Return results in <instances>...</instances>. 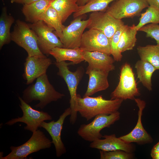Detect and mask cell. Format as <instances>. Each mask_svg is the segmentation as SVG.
<instances>
[{"label": "cell", "instance_id": "obj_1", "mask_svg": "<svg viewBox=\"0 0 159 159\" xmlns=\"http://www.w3.org/2000/svg\"><path fill=\"white\" fill-rule=\"evenodd\" d=\"M123 100L120 99L107 100L102 95L81 97L77 94L75 110L88 121L99 115H108L118 111Z\"/></svg>", "mask_w": 159, "mask_h": 159}, {"label": "cell", "instance_id": "obj_2", "mask_svg": "<svg viewBox=\"0 0 159 159\" xmlns=\"http://www.w3.org/2000/svg\"><path fill=\"white\" fill-rule=\"evenodd\" d=\"M23 93L22 98L25 102L29 104L34 100H39V102L35 107L41 109L64 96V94L55 90L50 83L46 73L37 78L35 83L29 86Z\"/></svg>", "mask_w": 159, "mask_h": 159}, {"label": "cell", "instance_id": "obj_3", "mask_svg": "<svg viewBox=\"0 0 159 159\" xmlns=\"http://www.w3.org/2000/svg\"><path fill=\"white\" fill-rule=\"evenodd\" d=\"M11 40L23 48L28 56L45 57L39 47L37 36L29 24L19 19L16 21L11 32Z\"/></svg>", "mask_w": 159, "mask_h": 159}, {"label": "cell", "instance_id": "obj_4", "mask_svg": "<svg viewBox=\"0 0 159 159\" xmlns=\"http://www.w3.org/2000/svg\"><path fill=\"white\" fill-rule=\"evenodd\" d=\"M59 71L57 74L62 77L66 82L70 95V107L72 112L69 120L70 123L74 124L77 119V112L75 110L76 100L77 97V90L78 85L82 77L84 70L82 67H78L74 72L70 71L68 67L69 65H74L71 62L67 63L65 61L55 63Z\"/></svg>", "mask_w": 159, "mask_h": 159}, {"label": "cell", "instance_id": "obj_5", "mask_svg": "<svg viewBox=\"0 0 159 159\" xmlns=\"http://www.w3.org/2000/svg\"><path fill=\"white\" fill-rule=\"evenodd\" d=\"M52 141L47 137L44 132L38 130L33 133L30 138L22 145L18 146H11V152L4 157H1V159H25L33 153L40 150L49 148Z\"/></svg>", "mask_w": 159, "mask_h": 159}, {"label": "cell", "instance_id": "obj_6", "mask_svg": "<svg viewBox=\"0 0 159 159\" xmlns=\"http://www.w3.org/2000/svg\"><path fill=\"white\" fill-rule=\"evenodd\" d=\"M140 95L130 65L126 63L121 67L119 83L110 95L111 100H134Z\"/></svg>", "mask_w": 159, "mask_h": 159}, {"label": "cell", "instance_id": "obj_7", "mask_svg": "<svg viewBox=\"0 0 159 159\" xmlns=\"http://www.w3.org/2000/svg\"><path fill=\"white\" fill-rule=\"evenodd\" d=\"M120 117V113L118 111L108 115H98L90 123L81 125L77 133L85 140L92 142L102 138L101 131L105 128L110 127L118 120Z\"/></svg>", "mask_w": 159, "mask_h": 159}, {"label": "cell", "instance_id": "obj_8", "mask_svg": "<svg viewBox=\"0 0 159 159\" xmlns=\"http://www.w3.org/2000/svg\"><path fill=\"white\" fill-rule=\"evenodd\" d=\"M37 36L39 49L44 55L48 56L53 48L63 47L59 38L54 32V29L42 20L29 24Z\"/></svg>", "mask_w": 159, "mask_h": 159}, {"label": "cell", "instance_id": "obj_9", "mask_svg": "<svg viewBox=\"0 0 159 159\" xmlns=\"http://www.w3.org/2000/svg\"><path fill=\"white\" fill-rule=\"evenodd\" d=\"M19 99L20 102L19 106L23 113V116L12 119L5 124L12 125L18 122L24 123L26 125L24 127V129L33 133L38 130L43 121L52 119V116L48 113L34 109L20 97H19Z\"/></svg>", "mask_w": 159, "mask_h": 159}, {"label": "cell", "instance_id": "obj_10", "mask_svg": "<svg viewBox=\"0 0 159 159\" xmlns=\"http://www.w3.org/2000/svg\"><path fill=\"white\" fill-rule=\"evenodd\" d=\"M88 19L90 22L87 28L102 32L109 39L124 24L122 20L115 18L106 11L91 12Z\"/></svg>", "mask_w": 159, "mask_h": 159}, {"label": "cell", "instance_id": "obj_11", "mask_svg": "<svg viewBox=\"0 0 159 159\" xmlns=\"http://www.w3.org/2000/svg\"><path fill=\"white\" fill-rule=\"evenodd\" d=\"M149 6L147 0H118L105 11L115 18L122 20L139 16L143 9Z\"/></svg>", "mask_w": 159, "mask_h": 159}, {"label": "cell", "instance_id": "obj_12", "mask_svg": "<svg viewBox=\"0 0 159 159\" xmlns=\"http://www.w3.org/2000/svg\"><path fill=\"white\" fill-rule=\"evenodd\" d=\"M81 16L75 18L68 26L64 29L62 36L59 38L64 48H80L84 32L87 28L90 22L88 19L82 20Z\"/></svg>", "mask_w": 159, "mask_h": 159}, {"label": "cell", "instance_id": "obj_13", "mask_svg": "<svg viewBox=\"0 0 159 159\" xmlns=\"http://www.w3.org/2000/svg\"><path fill=\"white\" fill-rule=\"evenodd\" d=\"M80 48L82 51H98L111 55L109 39L95 29H89L83 33Z\"/></svg>", "mask_w": 159, "mask_h": 159}, {"label": "cell", "instance_id": "obj_14", "mask_svg": "<svg viewBox=\"0 0 159 159\" xmlns=\"http://www.w3.org/2000/svg\"><path fill=\"white\" fill-rule=\"evenodd\" d=\"M72 110L69 107L66 109L56 121L54 120L47 122L43 121L39 127L44 129L52 138V142L54 145L57 157H59L66 152V148L61 138V132L63 124L66 117L71 114Z\"/></svg>", "mask_w": 159, "mask_h": 159}, {"label": "cell", "instance_id": "obj_15", "mask_svg": "<svg viewBox=\"0 0 159 159\" xmlns=\"http://www.w3.org/2000/svg\"><path fill=\"white\" fill-rule=\"evenodd\" d=\"M52 64V61L46 56H28L24 63L23 76L26 84H31L37 78L46 74L47 69Z\"/></svg>", "mask_w": 159, "mask_h": 159}, {"label": "cell", "instance_id": "obj_16", "mask_svg": "<svg viewBox=\"0 0 159 159\" xmlns=\"http://www.w3.org/2000/svg\"><path fill=\"white\" fill-rule=\"evenodd\" d=\"M134 100L139 108L137 124L129 133L119 138L128 143L135 142L141 144L150 143L152 142L153 139L144 129L142 122L143 112L145 107L146 103L140 98H135Z\"/></svg>", "mask_w": 159, "mask_h": 159}, {"label": "cell", "instance_id": "obj_17", "mask_svg": "<svg viewBox=\"0 0 159 159\" xmlns=\"http://www.w3.org/2000/svg\"><path fill=\"white\" fill-rule=\"evenodd\" d=\"M104 139H97L91 142L90 147L100 150L109 151L121 150L132 153L134 151V146L131 143L125 142L115 134L105 135Z\"/></svg>", "mask_w": 159, "mask_h": 159}, {"label": "cell", "instance_id": "obj_18", "mask_svg": "<svg viewBox=\"0 0 159 159\" xmlns=\"http://www.w3.org/2000/svg\"><path fill=\"white\" fill-rule=\"evenodd\" d=\"M86 74L89 76L87 90L83 97L90 96L107 89L109 86L108 80L109 73L87 67Z\"/></svg>", "mask_w": 159, "mask_h": 159}, {"label": "cell", "instance_id": "obj_19", "mask_svg": "<svg viewBox=\"0 0 159 159\" xmlns=\"http://www.w3.org/2000/svg\"><path fill=\"white\" fill-rule=\"evenodd\" d=\"M82 54L88 67L109 73L115 69V61L110 55L100 52L87 51H82Z\"/></svg>", "mask_w": 159, "mask_h": 159}, {"label": "cell", "instance_id": "obj_20", "mask_svg": "<svg viewBox=\"0 0 159 159\" xmlns=\"http://www.w3.org/2000/svg\"><path fill=\"white\" fill-rule=\"evenodd\" d=\"M49 54L54 57L57 62L69 61L74 64L84 61L82 51L80 48L69 49L56 47L51 50Z\"/></svg>", "mask_w": 159, "mask_h": 159}, {"label": "cell", "instance_id": "obj_21", "mask_svg": "<svg viewBox=\"0 0 159 159\" xmlns=\"http://www.w3.org/2000/svg\"><path fill=\"white\" fill-rule=\"evenodd\" d=\"M50 0H39L32 3L24 4L22 12L26 21L32 23L38 18L50 5Z\"/></svg>", "mask_w": 159, "mask_h": 159}, {"label": "cell", "instance_id": "obj_22", "mask_svg": "<svg viewBox=\"0 0 159 159\" xmlns=\"http://www.w3.org/2000/svg\"><path fill=\"white\" fill-rule=\"evenodd\" d=\"M42 20L48 26L53 28L59 38L65 26L63 24L62 19L57 11L50 5L45 12L41 15L38 20Z\"/></svg>", "mask_w": 159, "mask_h": 159}, {"label": "cell", "instance_id": "obj_23", "mask_svg": "<svg viewBox=\"0 0 159 159\" xmlns=\"http://www.w3.org/2000/svg\"><path fill=\"white\" fill-rule=\"evenodd\" d=\"M135 68L140 82L148 90H152V77L156 69L148 62L140 59L135 63Z\"/></svg>", "mask_w": 159, "mask_h": 159}, {"label": "cell", "instance_id": "obj_24", "mask_svg": "<svg viewBox=\"0 0 159 159\" xmlns=\"http://www.w3.org/2000/svg\"><path fill=\"white\" fill-rule=\"evenodd\" d=\"M14 21L13 17L8 14L6 8L3 7L0 16V49L4 45L9 44L11 41L10 30Z\"/></svg>", "mask_w": 159, "mask_h": 159}, {"label": "cell", "instance_id": "obj_25", "mask_svg": "<svg viewBox=\"0 0 159 159\" xmlns=\"http://www.w3.org/2000/svg\"><path fill=\"white\" fill-rule=\"evenodd\" d=\"M77 2V0H54L51 1L50 5L58 13L63 23L78 10L79 6Z\"/></svg>", "mask_w": 159, "mask_h": 159}, {"label": "cell", "instance_id": "obj_26", "mask_svg": "<svg viewBox=\"0 0 159 159\" xmlns=\"http://www.w3.org/2000/svg\"><path fill=\"white\" fill-rule=\"evenodd\" d=\"M137 50L140 60L148 62L159 70V46L157 45L138 46Z\"/></svg>", "mask_w": 159, "mask_h": 159}, {"label": "cell", "instance_id": "obj_27", "mask_svg": "<svg viewBox=\"0 0 159 159\" xmlns=\"http://www.w3.org/2000/svg\"><path fill=\"white\" fill-rule=\"evenodd\" d=\"M135 25H128L122 33L118 45V49L121 53L133 49L137 41L136 35L138 31Z\"/></svg>", "mask_w": 159, "mask_h": 159}, {"label": "cell", "instance_id": "obj_28", "mask_svg": "<svg viewBox=\"0 0 159 159\" xmlns=\"http://www.w3.org/2000/svg\"><path fill=\"white\" fill-rule=\"evenodd\" d=\"M115 0H90L85 5L79 6L77 11L73 14V17L75 18L88 13L104 11L111 2Z\"/></svg>", "mask_w": 159, "mask_h": 159}, {"label": "cell", "instance_id": "obj_29", "mask_svg": "<svg viewBox=\"0 0 159 159\" xmlns=\"http://www.w3.org/2000/svg\"><path fill=\"white\" fill-rule=\"evenodd\" d=\"M140 15L139 22L135 26L138 31L148 24L159 23V9L155 6H149L146 11Z\"/></svg>", "mask_w": 159, "mask_h": 159}, {"label": "cell", "instance_id": "obj_30", "mask_svg": "<svg viewBox=\"0 0 159 159\" xmlns=\"http://www.w3.org/2000/svg\"><path fill=\"white\" fill-rule=\"evenodd\" d=\"M127 26L125 24L122 25L109 39L111 54L115 61L117 62L120 61L122 57V53L118 50V45L121 35Z\"/></svg>", "mask_w": 159, "mask_h": 159}, {"label": "cell", "instance_id": "obj_31", "mask_svg": "<svg viewBox=\"0 0 159 159\" xmlns=\"http://www.w3.org/2000/svg\"><path fill=\"white\" fill-rule=\"evenodd\" d=\"M100 153L101 159H130L133 156L132 153L121 150L109 151L100 150Z\"/></svg>", "mask_w": 159, "mask_h": 159}, {"label": "cell", "instance_id": "obj_32", "mask_svg": "<svg viewBox=\"0 0 159 159\" xmlns=\"http://www.w3.org/2000/svg\"><path fill=\"white\" fill-rule=\"evenodd\" d=\"M138 31L144 32L146 33L147 37L154 39L156 42V45L159 46V25L158 24L151 23L145 25Z\"/></svg>", "mask_w": 159, "mask_h": 159}, {"label": "cell", "instance_id": "obj_33", "mask_svg": "<svg viewBox=\"0 0 159 159\" xmlns=\"http://www.w3.org/2000/svg\"><path fill=\"white\" fill-rule=\"evenodd\" d=\"M39 0H10L11 3H16L23 5L29 4Z\"/></svg>", "mask_w": 159, "mask_h": 159}, {"label": "cell", "instance_id": "obj_34", "mask_svg": "<svg viewBox=\"0 0 159 159\" xmlns=\"http://www.w3.org/2000/svg\"><path fill=\"white\" fill-rule=\"evenodd\" d=\"M149 6H155L159 9V0H147Z\"/></svg>", "mask_w": 159, "mask_h": 159}, {"label": "cell", "instance_id": "obj_35", "mask_svg": "<svg viewBox=\"0 0 159 159\" xmlns=\"http://www.w3.org/2000/svg\"><path fill=\"white\" fill-rule=\"evenodd\" d=\"M159 152V142L155 145L152 148L151 153Z\"/></svg>", "mask_w": 159, "mask_h": 159}, {"label": "cell", "instance_id": "obj_36", "mask_svg": "<svg viewBox=\"0 0 159 159\" xmlns=\"http://www.w3.org/2000/svg\"><path fill=\"white\" fill-rule=\"evenodd\" d=\"M90 0H77V4L79 6H83L87 3Z\"/></svg>", "mask_w": 159, "mask_h": 159}, {"label": "cell", "instance_id": "obj_37", "mask_svg": "<svg viewBox=\"0 0 159 159\" xmlns=\"http://www.w3.org/2000/svg\"><path fill=\"white\" fill-rule=\"evenodd\" d=\"M150 155L153 159H159V152L150 153Z\"/></svg>", "mask_w": 159, "mask_h": 159}, {"label": "cell", "instance_id": "obj_38", "mask_svg": "<svg viewBox=\"0 0 159 159\" xmlns=\"http://www.w3.org/2000/svg\"><path fill=\"white\" fill-rule=\"evenodd\" d=\"M50 0L51 1H53V0Z\"/></svg>", "mask_w": 159, "mask_h": 159}, {"label": "cell", "instance_id": "obj_39", "mask_svg": "<svg viewBox=\"0 0 159 159\" xmlns=\"http://www.w3.org/2000/svg\"><path fill=\"white\" fill-rule=\"evenodd\" d=\"M2 0V1L4 2V0Z\"/></svg>", "mask_w": 159, "mask_h": 159}]
</instances>
